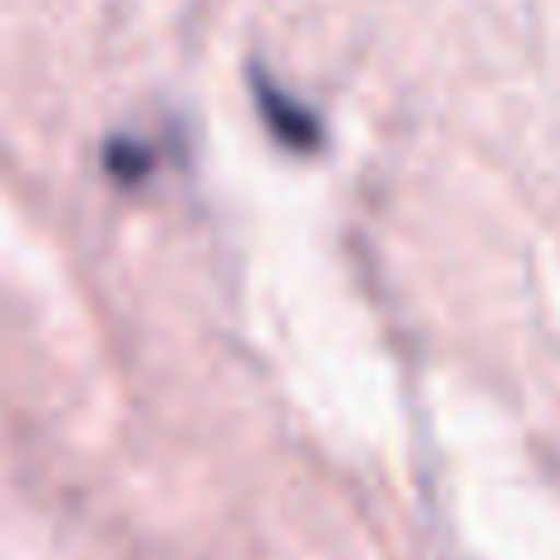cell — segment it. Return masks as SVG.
Listing matches in <instances>:
<instances>
[{
  "mask_svg": "<svg viewBox=\"0 0 560 560\" xmlns=\"http://www.w3.org/2000/svg\"><path fill=\"white\" fill-rule=\"evenodd\" d=\"M256 104H261L266 124L285 148H315L319 143V124L300 98H290L276 79H256Z\"/></svg>",
  "mask_w": 560,
  "mask_h": 560,
  "instance_id": "obj_1",
  "label": "cell"
}]
</instances>
